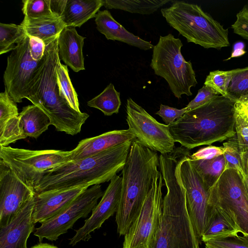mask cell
Here are the masks:
<instances>
[{"label": "cell", "instance_id": "b9f144b4", "mask_svg": "<svg viewBox=\"0 0 248 248\" xmlns=\"http://www.w3.org/2000/svg\"><path fill=\"white\" fill-rule=\"evenodd\" d=\"M29 37V49L31 56L34 60L40 61L44 55L46 44L42 39L38 37Z\"/></svg>", "mask_w": 248, "mask_h": 248}, {"label": "cell", "instance_id": "277c9868", "mask_svg": "<svg viewBox=\"0 0 248 248\" xmlns=\"http://www.w3.org/2000/svg\"><path fill=\"white\" fill-rule=\"evenodd\" d=\"M235 103L219 95L168 125L175 142L191 150L235 135Z\"/></svg>", "mask_w": 248, "mask_h": 248}, {"label": "cell", "instance_id": "30bf717a", "mask_svg": "<svg viewBox=\"0 0 248 248\" xmlns=\"http://www.w3.org/2000/svg\"><path fill=\"white\" fill-rule=\"evenodd\" d=\"M163 176L158 170L138 217L124 235L123 248H152L163 208Z\"/></svg>", "mask_w": 248, "mask_h": 248}, {"label": "cell", "instance_id": "d6a6232c", "mask_svg": "<svg viewBox=\"0 0 248 248\" xmlns=\"http://www.w3.org/2000/svg\"><path fill=\"white\" fill-rule=\"evenodd\" d=\"M225 160V169H231L236 170L241 174H244L241 159V152L235 136L228 139L223 144Z\"/></svg>", "mask_w": 248, "mask_h": 248}, {"label": "cell", "instance_id": "bcb514c9", "mask_svg": "<svg viewBox=\"0 0 248 248\" xmlns=\"http://www.w3.org/2000/svg\"><path fill=\"white\" fill-rule=\"evenodd\" d=\"M30 248H59L56 246L47 244V243H39L34 245Z\"/></svg>", "mask_w": 248, "mask_h": 248}, {"label": "cell", "instance_id": "8992f818", "mask_svg": "<svg viewBox=\"0 0 248 248\" xmlns=\"http://www.w3.org/2000/svg\"><path fill=\"white\" fill-rule=\"evenodd\" d=\"M161 13L167 23L188 43L205 48L220 49L230 46L228 29L203 11L197 4L174 1Z\"/></svg>", "mask_w": 248, "mask_h": 248}, {"label": "cell", "instance_id": "5b68a950", "mask_svg": "<svg viewBox=\"0 0 248 248\" xmlns=\"http://www.w3.org/2000/svg\"><path fill=\"white\" fill-rule=\"evenodd\" d=\"M158 167L157 152L133 140L122 170L121 198L115 217L120 235H125L139 214Z\"/></svg>", "mask_w": 248, "mask_h": 248}, {"label": "cell", "instance_id": "ab89813d", "mask_svg": "<svg viewBox=\"0 0 248 248\" xmlns=\"http://www.w3.org/2000/svg\"><path fill=\"white\" fill-rule=\"evenodd\" d=\"M186 112V107L178 109L160 104L159 110L155 114L160 116L163 121L168 125L181 118Z\"/></svg>", "mask_w": 248, "mask_h": 248}, {"label": "cell", "instance_id": "e575fe53", "mask_svg": "<svg viewBox=\"0 0 248 248\" xmlns=\"http://www.w3.org/2000/svg\"><path fill=\"white\" fill-rule=\"evenodd\" d=\"M235 138L241 153L248 148V117L235 110Z\"/></svg>", "mask_w": 248, "mask_h": 248}, {"label": "cell", "instance_id": "7402d4cb", "mask_svg": "<svg viewBox=\"0 0 248 248\" xmlns=\"http://www.w3.org/2000/svg\"><path fill=\"white\" fill-rule=\"evenodd\" d=\"M85 38L71 26L64 28L58 36L59 58L75 72L85 70L82 52Z\"/></svg>", "mask_w": 248, "mask_h": 248}, {"label": "cell", "instance_id": "8fae6325", "mask_svg": "<svg viewBox=\"0 0 248 248\" xmlns=\"http://www.w3.org/2000/svg\"><path fill=\"white\" fill-rule=\"evenodd\" d=\"M186 149L177 166V172L186 192L187 210L196 233L202 236L207 225L211 208L208 203L209 189L190 161Z\"/></svg>", "mask_w": 248, "mask_h": 248}, {"label": "cell", "instance_id": "603a6c76", "mask_svg": "<svg viewBox=\"0 0 248 248\" xmlns=\"http://www.w3.org/2000/svg\"><path fill=\"white\" fill-rule=\"evenodd\" d=\"M211 211L206 228L202 236L204 243L237 236L241 231L232 218L217 206H210Z\"/></svg>", "mask_w": 248, "mask_h": 248}, {"label": "cell", "instance_id": "4316f807", "mask_svg": "<svg viewBox=\"0 0 248 248\" xmlns=\"http://www.w3.org/2000/svg\"><path fill=\"white\" fill-rule=\"evenodd\" d=\"M190 161L209 189L225 170V160L223 155L210 159L194 160L190 158Z\"/></svg>", "mask_w": 248, "mask_h": 248}, {"label": "cell", "instance_id": "ba28073f", "mask_svg": "<svg viewBox=\"0 0 248 248\" xmlns=\"http://www.w3.org/2000/svg\"><path fill=\"white\" fill-rule=\"evenodd\" d=\"M71 155V151L32 150L0 145V160L33 191L45 171L70 161Z\"/></svg>", "mask_w": 248, "mask_h": 248}, {"label": "cell", "instance_id": "7a4b0ae2", "mask_svg": "<svg viewBox=\"0 0 248 248\" xmlns=\"http://www.w3.org/2000/svg\"><path fill=\"white\" fill-rule=\"evenodd\" d=\"M58 36L46 44L44 55L30 82L26 98L48 116L58 131L74 136L80 132L89 115L73 109L60 95L57 79L61 62Z\"/></svg>", "mask_w": 248, "mask_h": 248}, {"label": "cell", "instance_id": "836d02e7", "mask_svg": "<svg viewBox=\"0 0 248 248\" xmlns=\"http://www.w3.org/2000/svg\"><path fill=\"white\" fill-rule=\"evenodd\" d=\"M231 76V70L211 71L206 77L204 85L212 88L220 95L228 98L227 89Z\"/></svg>", "mask_w": 248, "mask_h": 248}, {"label": "cell", "instance_id": "d4e9b609", "mask_svg": "<svg viewBox=\"0 0 248 248\" xmlns=\"http://www.w3.org/2000/svg\"><path fill=\"white\" fill-rule=\"evenodd\" d=\"M20 25L28 36L38 37L45 44L59 35L66 26L61 17L24 18Z\"/></svg>", "mask_w": 248, "mask_h": 248}, {"label": "cell", "instance_id": "9c48e42d", "mask_svg": "<svg viewBox=\"0 0 248 248\" xmlns=\"http://www.w3.org/2000/svg\"><path fill=\"white\" fill-rule=\"evenodd\" d=\"M210 206L225 211L241 231L248 237V196L242 175L238 171L225 169L209 189Z\"/></svg>", "mask_w": 248, "mask_h": 248}, {"label": "cell", "instance_id": "4fadbf2b", "mask_svg": "<svg viewBox=\"0 0 248 248\" xmlns=\"http://www.w3.org/2000/svg\"><path fill=\"white\" fill-rule=\"evenodd\" d=\"M103 194L100 184L88 187L61 213L41 223L35 230L34 235L40 242L44 238L56 241L61 235L71 229L79 218L87 217Z\"/></svg>", "mask_w": 248, "mask_h": 248}, {"label": "cell", "instance_id": "4dcf8cb0", "mask_svg": "<svg viewBox=\"0 0 248 248\" xmlns=\"http://www.w3.org/2000/svg\"><path fill=\"white\" fill-rule=\"evenodd\" d=\"M57 79L60 95L74 110L80 111L78 94L69 77L67 66L59 63L57 71Z\"/></svg>", "mask_w": 248, "mask_h": 248}, {"label": "cell", "instance_id": "ac0fdd59", "mask_svg": "<svg viewBox=\"0 0 248 248\" xmlns=\"http://www.w3.org/2000/svg\"><path fill=\"white\" fill-rule=\"evenodd\" d=\"M88 187L80 186L35 193L32 214L33 223H42L58 215Z\"/></svg>", "mask_w": 248, "mask_h": 248}, {"label": "cell", "instance_id": "f6af8a7d", "mask_svg": "<svg viewBox=\"0 0 248 248\" xmlns=\"http://www.w3.org/2000/svg\"><path fill=\"white\" fill-rule=\"evenodd\" d=\"M241 163L244 174L248 175V148L241 153Z\"/></svg>", "mask_w": 248, "mask_h": 248}, {"label": "cell", "instance_id": "f546056e", "mask_svg": "<svg viewBox=\"0 0 248 248\" xmlns=\"http://www.w3.org/2000/svg\"><path fill=\"white\" fill-rule=\"evenodd\" d=\"M232 76L227 89L228 98L234 102L248 98V66L231 70Z\"/></svg>", "mask_w": 248, "mask_h": 248}, {"label": "cell", "instance_id": "9a60e30c", "mask_svg": "<svg viewBox=\"0 0 248 248\" xmlns=\"http://www.w3.org/2000/svg\"><path fill=\"white\" fill-rule=\"evenodd\" d=\"M35 194L0 160V227L8 225Z\"/></svg>", "mask_w": 248, "mask_h": 248}, {"label": "cell", "instance_id": "c3c4849f", "mask_svg": "<svg viewBox=\"0 0 248 248\" xmlns=\"http://www.w3.org/2000/svg\"><path fill=\"white\" fill-rule=\"evenodd\" d=\"M248 98H247V99H248Z\"/></svg>", "mask_w": 248, "mask_h": 248}, {"label": "cell", "instance_id": "1f68e13d", "mask_svg": "<svg viewBox=\"0 0 248 248\" xmlns=\"http://www.w3.org/2000/svg\"><path fill=\"white\" fill-rule=\"evenodd\" d=\"M22 2L25 18L59 17L51 10L50 0H25Z\"/></svg>", "mask_w": 248, "mask_h": 248}, {"label": "cell", "instance_id": "6da1fadb", "mask_svg": "<svg viewBox=\"0 0 248 248\" xmlns=\"http://www.w3.org/2000/svg\"><path fill=\"white\" fill-rule=\"evenodd\" d=\"M185 150L174 149L159 155V170L166 193L163 198L160 223L152 248H201L187 208L185 189L177 166Z\"/></svg>", "mask_w": 248, "mask_h": 248}, {"label": "cell", "instance_id": "484cf974", "mask_svg": "<svg viewBox=\"0 0 248 248\" xmlns=\"http://www.w3.org/2000/svg\"><path fill=\"white\" fill-rule=\"evenodd\" d=\"M107 9H116L131 13L150 15L170 2V0H103Z\"/></svg>", "mask_w": 248, "mask_h": 248}, {"label": "cell", "instance_id": "7dc6e473", "mask_svg": "<svg viewBox=\"0 0 248 248\" xmlns=\"http://www.w3.org/2000/svg\"><path fill=\"white\" fill-rule=\"evenodd\" d=\"M241 175H242L244 184L248 196V175H246L245 174Z\"/></svg>", "mask_w": 248, "mask_h": 248}, {"label": "cell", "instance_id": "e0dca14e", "mask_svg": "<svg viewBox=\"0 0 248 248\" xmlns=\"http://www.w3.org/2000/svg\"><path fill=\"white\" fill-rule=\"evenodd\" d=\"M122 180V177L116 175L110 181L100 201L83 226L76 230L70 239V245L74 246L80 241L88 240L91 232L99 229L107 219L116 213L121 198Z\"/></svg>", "mask_w": 248, "mask_h": 248}, {"label": "cell", "instance_id": "2e32d148", "mask_svg": "<svg viewBox=\"0 0 248 248\" xmlns=\"http://www.w3.org/2000/svg\"><path fill=\"white\" fill-rule=\"evenodd\" d=\"M50 124L48 116L38 107H24L18 116L0 124V145L8 146L28 137L36 139Z\"/></svg>", "mask_w": 248, "mask_h": 248}, {"label": "cell", "instance_id": "7c38bea8", "mask_svg": "<svg viewBox=\"0 0 248 248\" xmlns=\"http://www.w3.org/2000/svg\"><path fill=\"white\" fill-rule=\"evenodd\" d=\"M126 112L128 129L142 145L161 154L174 151L175 141L168 125L157 121L130 97L127 99Z\"/></svg>", "mask_w": 248, "mask_h": 248}, {"label": "cell", "instance_id": "3957f363", "mask_svg": "<svg viewBox=\"0 0 248 248\" xmlns=\"http://www.w3.org/2000/svg\"><path fill=\"white\" fill-rule=\"evenodd\" d=\"M132 141L78 160L68 161L45 171L34 187V192L80 186L90 187L110 181L122 170Z\"/></svg>", "mask_w": 248, "mask_h": 248}, {"label": "cell", "instance_id": "44dd1931", "mask_svg": "<svg viewBox=\"0 0 248 248\" xmlns=\"http://www.w3.org/2000/svg\"><path fill=\"white\" fill-rule=\"evenodd\" d=\"M95 18L96 29L107 39L120 41L144 50L154 48L151 42L126 30L114 19L108 10L99 11Z\"/></svg>", "mask_w": 248, "mask_h": 248}, {"label": "cell", "instance_id": "f35d334b", "mask_svg": "<svg viewBox=\"0 0 248 248\" xmlns=\"http://www.w3.org/2000/svg\"><path fill=\"white\" fill-rule=\"evenodd\" d=\"M233 32L248 40V5H245L236 14V20L232 25Z\"/></svg>", "mask_w": 248, "mask_h": 248}, {"label": "cell", "instance_id": "cb8c5ba5", "mask_svg": "<svg viewBox=\"0 0 248 248\" xmlns=\"http://www.w3.org/2000/svg\"><path fill=\"white\" fill-rule=\"evenodd\" d=\"M103 0H67L61 18L66 26L80 27L95 17Z\"/></svg>", "mask_w": 248, "mask_h": 248}, {"label": "cell", "instance_id": "52a82bcc", "mask_svg": "<svg viewBox=\"0 0 248 248\" xmlns=\"http://www.w3.org/2000/svg\"><path fill=\"white\" fill-rule=\"evenodd\" d=\"M183 45L179 38L171 33L160 36L153 48L150 66L155 75L164 78L170 90L178 99L192 94L191 88L198 82L192 64L182 54Z\"/></svg>", "mask_w": 248, "mask_h": 248}, {"label": "cell", "instance_id": "60d3db41", "mask_svg": "<svg viewBox=\"0 0 248 248\" xmlns=\"http://www.w3.org/2000/svg\"><path fill=\"white\" fill-rule=\"evenodd\" d=\"M224 151L223 146L209 145L200 149L197 152L190 155L189 157L191 159L194 160L210 159L222 155Z\"/></svg>", "mask_w": 248, "mask_h": 248}, {"label": "cell", "instance_id": "8d00e7d4", "mask_svg": "<svg viewBox=\"0 0 248 248\" xmlns=\"http://www.w3.org/2000/svg\"><path fill=\"white\" fill-rule=\"evenodd\" d=\"M16 103L6 91L0 93V124L19 115Z\"/></svg>", "mask_w": 248, "mask_h": 248}, {"label": "cell", "instance_id": "7bdbcfd3", "mask_svg": "<svg viewBox=\"0 0 248 248\" xmlns=\"http://www.w3.org/2000/svg\"><path fill=\"white\" fill-rule=\"evenodd\" d=\"M67 0H50V8L53 13L61 17Z\"/></svg>", "mask_w": 248, "mask_h": 248}, {"label": "cell", "instance_id": "ee69618b", "mask_svg": "<svg viewBox=\"0 0 248 248\" xmlns=\"http://www.w3.org/2000/svg\"><path fill=\"white\" fill-rule=\"evenodd\" d=\"M235 110L248 117V98L235 103Z\"/></svg>", "mask_w": 248, "mask_h": 248}, {"label": "cell", "instance_id": "f1b7e54d", "mask_svg": "<svg viewBox=\"0 0 248 248\" xmlns=\"http://www.w3.org/2000/svg\"><path fill=\"white\" fill-rule=\"evenodd\" d=\"M27 36L21 25L0 23V55L12 51Z\"/></svg>", "mask_w": 248, "mask_h": 248}, {"label": "cell", "instance_id": "ffe728a7", "mask_svg": "<svg viewBox=\"0 0 248 248\" xmlns=\"http://www.w3.org/2000/svg\"><path fill=\"white\" fill-rule=\"evenodd\" d=\"M136 139L135 135L128 129L114 130L97 136L86 138L80 140L77 147L71 151L70 161L78 160L97 154Z\"/></svg>", "mask_w": 248, "mask_h": 248}, {"label": "cell", "instance_id": "74e56055", "mask_svg": "<svg viewBox=\"0 0 248 248\" xmlns=\"http://www.w3.org/2000/svg\"><path fill=\"white\" fill-rule=\"evenodd\" d=\"M219 95L213 89L204 85L198 90L195 98L186 107V111L197 108Z\"/></svg>", "mask_w": 248, "mask_h": 248}, {"label": "cell", "instance_id": "5bb4252c", "mask_svg": "<svg viewBox=\"0 0 248 248\" xmlns=\"http://www.w3.org/2000/svg\"><path fill=\"white\" fill-rule=\"evenodd\" d=\"M29 42L27 35L12 51L3 74L5 90L16 103L27 98L29 84L39 62L31 56Z\"/></svg>", "mask_w": 248, "mask_h": 248}, {"label": "cell", "instance_id": "83f0119b", "mask_svg": "<svg viewBox=\"0 0 248 248\" xmlns=\"http://www.w3.org/2000/svg\"><path fill=\"white\" fill-rule=\"evenodd\" d=\"M120 96V93L110 83L99 94L89 101L87 105L101 110L106 116H111L119 112L121 105Z\"/></svg>", "mask_w": 248, "mask_h": 248}, {"label": "cell", "instance_id": "d590c367", "mask_svg": "<svg viewBox=\"0 0 248 248\" xmlns=\"http://www.w3.org/2000/svg\"><path fill=\"white\" fill-rule=\"evenodd\" d=\"M205 248H248V237L234 236L204 243Z\"/></svg>", "mask_w": 248, "mask_h": 248}, {"label": "cell", "instance_id": "d6986e66", "mask_svg": "<svg viewBox=\"0 0 248 248\" xmlns=\"http://www.w3.org/2000/svg\"><path fill=\"white\" fill-rule=\"evenodd\" d=\"M33 197L8 225L0 227V248H27V240L34 230L32 217Z\"/></svg>", "mask_w": 248, "mask_h": 248}]
</instances>
